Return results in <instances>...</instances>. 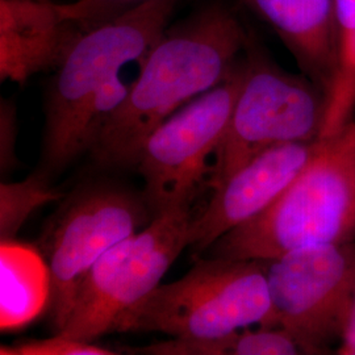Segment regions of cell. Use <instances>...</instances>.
<instances>
[{
  "mask_svg": "<svg viewBox=\"0 0 355 355\" xmlns=\"http://www.w3.org/2000/svg\"><path fill=\"white\" fill-rule=\"evenodd\" d=\"M355 349V306L352 315L350 324L347 327V330L343 336V343H340L337 349V354L352 355Z\"/></svg>",
  "mask_w": 355,
  "mask_h": 355,
  "instance_id": "cell-20",
  "label": "cell"
},
{
  "mask_svg": "<svg viewBox=\"0 0 355 355\" xmlns=\"http://www.w3.org/2000/svg\"><path fill=\"white\" fill-rule=\"evenodd\" d=\"M248 51L243 83L207 180L212 190L267 149L318 140L322 127L321 89L306 76L283 71L250 44Z\"/></svg>",
  "mask_w": 355,
  "mask_h": 355,
  "instance_id": "cell-5",
  "label": "cell"
},
{
  "mask_svg": "<svg viewBox=\"0 0 355 355\" xmlns=\"http://www.w3.org/2000/svg\"><path fill=\"white\" fill-rule=\"evenodd\" d=\"M98 1H102L105 4H111V6L119 7V8H127V7L137 4V3L144 1V0H98Z\"/></svg>",
  "mask_w": 355,
  "mask_h": 355,
  "instance_id": "cell-21",
  "label": "cell"
},
{
  "mask_svg": "<svg viewBox=\"0 0 355 355\" xmlns=\"http://www.w3.org/2000/svg\"><path fill=\"white\" fill-rule=\"evenodd\" d=\"M243 78L240 60L223 82L171 114L145 142L137 168L153 217L192 204L211 174L208 162L224 137Z\"/></svg>",
  "mask_w": 355,
  "mask_h": 355,
  "instance_id": "cell-8",
  "label": "cell"
},
{
  "mask_svg": "<svg viewBox=\"0 0 355 355\" xmlns=\"http://www.w3.org/2000/svg\"><path fill=\"white\" fill-rule=\"evenodd\" d=\"M288 49L303 74L329 87L338 61L336 0H243Z\"/></svg>",
  "mask_w": 355,
  "mask_h": 355,
  "instance_id": "cell-12",
  "label": "cell"
},
{
  "mask_svg": "<svg viewBox=\"0 0 355 355\" xmlns=\"http://www.w3.org/2000/svg\"><path fill=\"white\" fill-rule=\"evenodd\" d=\"M123 10L98 0H0L1 82L55 71L79 38Z\"/></svg>",
  "mask_w": 355,
  "mask_h": 355,
  "instance_id": "cell-10",
  "label": "cell"
},
{
  "mask_svg": "<svg viewBox=\"0 0 355 355\" xmlns=\"http://www.w3.org/2000/svg\"><path fill=\"white\" fill-rule=\"evenodd\" d=\"M355 114V36L338 51V61L325 92V114L318 139L337 133Z\"/></svg>",
  "mask_w": 355,
  "mask_h": 355,
  "instance_id": "cell-15",
  "label": "cell"
},
{
  "mask_svg": "<svg viewBox=\"0 0 355 355\" xmlns=\"http://www.w3.org/2000/svg\"><path fill=\"white\" fill-rule=\"evenodd\" d=\"M338 51L355 36V0H336Z\"/></svg>",
  "mask_w": 355,
  "mask_h": 355,
  "instance_id": "cell-19",
  "label": "cell"
},
{
  "mask_svg": "<svg viewBox=\"0 0 355 355\" xmlns=\"http://www.w3.org/2000/svg\"><path fill=\"white\" fill-rule=\"evenodd\" d=\"M17 120L16 107L11 101L0 103V167L1 173H10L17 164L16 159Z\"/></svg>",
  "mask_w": 355,
  "mask_h": 355,
  "instance_id": "cell-18",
  "label": "cell"
},
{
  "mask_svg": "<svg viewBox=\"0 0 355 355\" xmlns=\"http://www.w3.org/2000/svg\"><path fill=\"white\" fill-rule=\"evenodd\" d=\"M51 270L36 248L13 240L0 246V328L21 329L51 305Z\"/></svg>",
  "mask_w": 355,
  "mask_h": 355,
  "instance_id": "cell-13",
  "label": "cell"
},
{
  "mask_svg": "<svg viewBox=\"0 0 355 355\" xmlns=\"http://www.w3.org/2000/svg\"><path fill=\"white\" fill-rule=\"evenodd\" d=\"M355 241V119L318 139L304 168L262 214L207 250L229 259H272L296 249Z\"/></svg>",
  "mask_w": 355,
  "mask_h": 355,
  "instance_id": "cell-3",
  "label": "cell"
},
{
  "mask_svg": "<svg viewBox=\"0 0 355 355\" xmlns=\"http://www.w3.org/2000/svg\"><path fill=\"white\" fill-rule=\"evenodd\" d=\"M352 355H355V349H354V352H353V353H352Z\"/></svg>",
  "mask_w": 355,
  "mask_h": 355,
  "instance_id": "cell-22",
  "label": "cell"
},
{
  "mask_svg": "<svg viewBox=\"0 0 355 355\" xmlns=\"http://www.w3.org/2000/svg\"><path fill=\"white\" fill-rule=\"evenodd\" d=\"M303 354L295 337L282 328L259 327V329L237 331L236 355Z\"/></svg>",
  "mask_w": 355,
  "mask_h": 355,
  "instance_id": "cell-16",
  "label": "cell"
},
{
  "mask_svg": "<svg viewBox=\"0 0 355 355\" xmlns=\"http://www.w3.org/2000/svg\"><path fill=\"white\" fill-rule=\"evenodd\" d=\"M148 214L144 199L105 183L83 186L62 202L40 245L51 270V318L57 333L64 329L91 267L136 233Z\"/></svg>",
  "mask_w": 355,
  "mask_h": 355,
  "instance_id": "cell-9",
  "label": "cell"
},
{
  "mask_svg": "<svg viewBox=\"0 0 355 355\" xmlns=\"http://www.w3.org/2000/svg\"><path fill=\"white\" fill-rule=\"evenodd\" d=\"M192 218L191 205L166 211L103 254L80 283L64 329L58 333L94 343L114 331L120 318L161 284L189 246Z\"/></svg>",
  "mask_w": 355,
  "mask_h": 355,
  "instance_id": "cell-6",
  "label": "cell"
},
{
  "mask_svg": "<svg viewBox=\"0 0 355 355\" xmlns=\"http://www.w3.org/2000/svg\"><path fill=\"white\" fill-rule=\"evenodd\" d=\"M46 171L36 173L16 183L0 184V237L13 240L29 216L40 207L57 202L64 195L51 189Z\"/></svg>",
  "mask_w": 355,
  "mask_h": 355,
  "instance_id": "cell-14",
  "label": "cell"
},
{
  "mask_svg": "<svg viewBox=\"0 0 355 355\" xmlns=\"http://www.w3.org/2000/svg\"><path fill=\"white\" fill-rule=\"evenodd\" d=\"M316 146L318 140L267 149L215 187L203 212L192 218L191 249L207 252L220 237L262 214L299 175Z\"/></svg>",
  "mask_w": 355,
  "mask_h": 355,
  "instance_id": "cell-11",
  "label": "cell"
},
{
  "mask_svg": "<svg viewBox=\"0 0 355 355\" xmlns=\"http://www.w3.org/2000/svg\"><path fill=\"white\" fill-rule=\"evenodd\" d=\"M253 325L272 328L262 262L208 257L180 279L155 287L128 309L114 331H158L171 338L214 340Z\"/></svg>",
  "mask_w": 355,
  "mask_h": 355,
  "instance_id": "cell-4",
  "label": "cell"
},
{
  "mask_svg": "<svg viewBox=\"0 0 355 355\" xmlns=\"http://www.w3.org/2000/svg\"><path fill=\"white\" fill-rule=\"evenodd\" d=\"M259 261L272 328L292 334L303 354H322L343 343L355 306V241L306 246Z\"/></svg>",
  "mask_w": 355,
  "mask_h": 355,
  "instance_id": "cell-7",
  "label": "cell"
},
{
  "mask_svg": "<svg viewBox=\"0 0 355 355\" xmlns=\"http://www.w3.org/2000/svg\"><path fill=\"white\" fill-rule=\"evenodd\" d=\"M250 37L240 17L211 3L167 26L125 102L89 149L102 167L137 166L153 132L171 114L223 82Z\"/></svg>",
  "mask_w": 355,
  "mask_h": 355,
  "instance_id": "cell-2",
  "label": "cell"
},
{
  "mask_svg": "<svg viewBox=\"0 0 355 355\" xmlns=\"http://www.w3.org/2000/svg\"><path fill=\"white\" fill-rule=\"evenodd\" d=\"M1 355H114L112 349L79 341L61 333H55L51 338L33 340L11 346H1Z\"/></svg>",
  "mask_w": 355,
  "mask_h": 355,
  "instance_id": "cell-17",
  "label": "cell"
},
{
  "mask_svg": "<svg viewBox=\"0 0 355 355\" xmlns=\"http://www.w3.org/2000/svg\"><path fill=\"white\" fill-rule=\"evenodd\" d=\"M179 0H144L79 38L54 71L45 103L44 165L61 173L89 152L125 102Z\"/></svg>",
  "mask_w": 355,
  "mask_h": 355,
  "instance_id": "cell-1",
  "label": "cell"
}]
</instances>
